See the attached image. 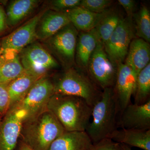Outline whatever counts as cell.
Returning <instances> with one entry per match:
<instances>
[{
	"label": "cell",
	"instance_id": "1",
	"mask_svg": "<svg viewBox=\"0 0 150 150\" xmlns=\"http://www.w3.org/2000/svg\"><path fill=\"white\" fill-rule=\"evenodd\" d=\"M47 109L65 131H86L90 122L92 107L81 98L54 93Z\"/></svg>",
	"mask_w": 150,
	"mask_h": 150
},
{
	"label": "cell",
	"instance_id": "2",
	"mask_svg": "<svg viewBox=\"0 0 150 150\" xmlns=\"http://www.w3.org/2000/svg\"><path fill=\"white\" fill-rule=\"evenodd\" d=\"M65 131L47 109L34 118L23 121L19 139L32 150H48L53 142Z\"/></svg>",
	"mask_w": 150,
	"mask_h": 150
},
{
	"label": "cell",
	"instance_id": "3",
	"mask_svg": "<svg viewBox=\"0 0 150 150\" xmlns=\"http://www.w3.org/2000/svg\"><path fill=\"white\" fill-rule=\"evenodd\" d=\"M119 115L113 88L105 89L100 98L93 106L92 119L86 130L93 144L109 138L118 129Z\"/></svg>",
	"mask_w": 150,
	"mask_h": 150
},
{
	"label": "cell",
	"instance_id": "4",
	"mask_svg": "<svg viewBox=\"0 0 150 150\" xmlns=\"http://www.w3.org/2000/svg\"><path fill=\"white\" fill-rule=\"evenodd\" d=\"M54 85V93L81 98L92 107L102 94L86 74L72 67L66 69Z\"/></svg>",
	"mask_w": 150,
	"mask_h": 150
},
{
	"label": "cell",
	"instance_id": "5",
	"mask_svg": "<svg viewBox=\"0 0 150 150\" xmlns=\"http://www.w3.org/2000/svg\"><path fill=\"white\" fill-rule=\"evenodd\" d=\"M117 67L110 61L104 46L98 40L89 61L87 74L96 86L101 90L113 88Z\"/></svg>",
	"mask_w": 150,
	"mask_h": 150
},
{
	"label": "cell",
	"instance_id": "6",
	"mask_svg": "<svg viewBox=\"0 0 150 150\" xmlns=\"http://www.w3.org/2000/svg\"><path fill=\"white\" fill-rule=\"evenodd\" d=\"M135 36L133 19L126 17L121 19L109 39L103 44L105 51L115 67L124 63L130 43Z\"/></svg>",
	"mask_w": 150,
	"mask_h": 150
},
{
	"label": "cell",
	"instance_id": "7",
	"mask_svg": "<svg viewBox=\"0 0 150 150\" xmlns=\"http://www.w3.org/2000/svg\"><path fill=\"white\" fill-rule=\"evenodd\" d=\"M54 94V83L44 76L35 82L22 100L14 107L25 111L24 120L34 118L47 109L48 102Z\"/></svg>",
	"mask_w": 150,
	"mask_h": 150
},
{
	"label": "cell",
	"instance_id": "8",
	"mask_svg": "<svg viewBox=\"0 0 150 150\" xmlns=\"http://www.w3.org/2000/svg\"><path fill=\"white\" fill-rule=\"evenodd\" d=\"M19 54L25 71L34 76H44L49 71L59 67L54 57L38 43L30 44Z\"/></svg>",
	"mask_w": 150,
	"mask_h": 150
},
{
	"label": "cell",
	"instance_id": "9",
	"mask_svg": "<svg viewBox=\"0 0 150 150\" xmlns=\"http://www.w3.org/2000/svg\"><path fill=\"white\" fill-rule=\"evenodd\" d=\"M78 34L77 30L70 23L49 38L52 49L66 69L72 67L74 63Z\"/></svg>",
	"mask_w": 150,
	"mask_h": 150
},
{
	"label": "cell",
	"instance_id": "10",
	"mask_svg": "<svg viewBox=\"0 0 150 150\" xmlns=\"http://www.w3.org/2000/svg\"><path fill=\"white\" fill-rule=\"evenodd\" d=\"M26 116L25 111L18 108L9 110L0 123V150H15Z\"/></svg>",
	"mask_w": 150,
	"mask_h": 150
},
{
	"label": "cell",
	"instance_id": "11",
	"mask_svg": "<svg viewBox=\"0 0 150 150\" xmlns=\"http://www.w3.org/2000/svg\"><path fill=\"white\" fill-rule=\"evenodd\" d=\"M41 12L29 20L7 36L1 39L2 53L11 51L19 53L26 46L31 44L37 38L36 29L40 18Z\"/></svg>",
	"mask_w": 150,
	"mask_h": 150
},
{
	"label": "cell",
	"instance_id": "12",
	"mask_svg": "<svg viewBox=\"0 0 150 150\" xmlns=\"http://www.w3.org/2000/svg\"><path fill=\"white\" fill-rule=\"evenodd\" d=\"M137 76L134 70L124 63L117 66L116 79L113 89L119 114L132 103L131 96L135 92Z\"/></svg>",
	"mask_w": 150,
	"mask_h": 150
},
{
	"label": "cell",
	"instance_id": "13",
	"mask_svg": "<svg viewBox=\"0 0 150 150\" xmlns=\"http://www.w3.org/2000/svg\"><path fill=\"white\" fill-rule=\"evenodd\" d=\"M117 128L150 130V100L144 104L127 105L118 116Z\"/></svg>",
	"mask_w": 150,
	"mask_h": 150
},
{
	"label": "cell",
	"instance_id": "14",
	"mask_svg": "<svg viewBox=\"0 0 150 150\" xmlns=\"http://www.w3.org/2000/svg\"><path fill=\"white\" fill-rule=\"evenodd\" d=\"M93 145L86 131H65L48 150H91Z\"/></svg>",
	"mask_w": 150,
	"mask_h": 150
},
{
	"label": "cell",
	"instance_id": "15",
	"mask_svg": "<svg viewBox=\"0 0 150 150\" xmlns=\"http://www.w3.org/2000/svg\"><path fill=\"white\" fill-rule=\"evenodd\" d=\"M149 43L139 38H135L130 43L125 63L137 75L150 63Z\"/></svg>",
	"mask_w": 150,
	"mask_h": 150
},
{
	"label": "cell",
	"instance_id": "16",
	"mask_svg": "<svg viewBox=\"0 0 150 150\" xmlns=\"http://www.w3.org/2000/svg\"><path fill=\"white\" fill-rule=\"evenodd\" d=\"M108 139L129 146L150 150V130L117 129L110 134Z\"/></svg>",
	"mask_w": 150,
	"mask_h": 150
},
{
	"label": "cell",
	"instance_id": "17",
	"mask_svg": "<svg viewBox=\"0 0 150 150\" xmlns=\"http://www.w3.org/2000/svg\"><path fill=\"white\" fill-rule=\"evenodd\" d=\"M98 40L93 29L78 34L75 58L81 71L87 74L88 66Z\"/></svg>",
	"mask_w": 150,
	"mask_h": 150
},
{
	"label": "cell",
	"instance_id": "18",
	"mask_svg": "<svg viewBox=\"0 0 150 150\" xmlns=\"http://www.w3.org/2000/svg\"><path fill=\"white\" fill-rule=\"evenodd\" d=\"M71 23L64 12L51 11L43 15L36 29L38 39L50 38L60 30Z\"/></svg>",
	"mask_w": 150,
	"mask_h": 150
},
{
	"label": "cell",
	"instance_id": "19",
	"mask_svg": "<svg viewBox=\"0 0 150 150\" xmlns=\"http://www.w3.org/2000/svg\"><path fill=\"white\" fill-rule=\"evenodd\" d=\"M110 10L96 13L78 6L63 12L67 14L70 23L78 31L85 32L90 31L96 27Z\"/></svg>",
	"mask_w": 150,
	"mask_h": 150
},
{
	"label": "cell",
	"instance_id": "20",
	"mask_svg": "<svg viewBox=\"0 0 150 150\" xmlns=\"http://www.w3.org/2000/svg\"><path fill=\"white\" fill-rule=\"evenodd\" d=\"M18 53L11 51L0 55V84H8L24 72Z\"/></svg>",
	"mask_w": 150,
	"mask_h": 150
},
{
	"label": "cell",
	"instance_id": "21",
	"mask_svg": "<svg viewBox=\"0 0 150 150\" xmlns=\"http://www.w3.org/2000/svg\"><path fill=\"white\" fill-rule=\"evenodd\" d=\"M42 77L25 71L22 74L8 84L10 98L9 109L22 100L33 85Z\"/></svg>",
	"mask_w": 150,
	"mask_h": 150
},
{
	"label": "cell",
	"instance_id": "22",
	"mask_svg": "<svg viewBox=\"0 0 150 150\" xmlns=\"http://www.w3.org/2000/svg\"><path fill=\"white\" fill-rule=\"evenodd\" d=\"M37 0H15L9 5L7 11L8 25L14 26L29 15L37 6Z\"/></svg>",
	"mask_w": 150,
	"mask_h": 150
},
{
	"label": "cell",
	"instance_id": "23",
	"mask_svg": "<svg viewBox=\"0 0 150 150\" xmlns=\"http://www.w3.org/2000/svg\"><path fill=\"white\" fill-rule=\"evenodd\" d=\"M123 18L118 12L109 11L93 28L98 40L104 44Z\"/></svg>",
	"mask_w": 150,
	"mask_h": 150
},
{
	"label": "cell",
	"instance_id": "24",
	"mask_svg": "<svg viewBox=\"0 0 150 150\" xmlns=\"http://www.w3.org/2000/svg\"><path fill=\"white\" fill-rule=\"evenodd\" d=\"M150 63L137 76L136 89L133 96L134 103L144 104L150 99Z\"/></svg>",
	"mask_w": 150,
	"mask_h": 150
},
{
	"label": "cell",
	"instance_id": "25",
	"mask_svg": "<svg viewBox=\"0 0 150 150\" xmlns=\"http://www.w3.org/2000/svg\"><path fill=\"white\" fill-rule=\"evenodd\" d=\"M133 21L136 36L149 43L150 13L146 6L142 5L139 11L134 13Z\"/></svg>",
	"mask_w": 150,
	"mask_h": 150
},
{
	"label": "cell",
	"instance_id": "26",
	"mask_svg": "<svg viewBox=\"0 0 150 150\" xmlns=\"http://www.w3.org/2000/svg\"><path fill=\"white\" fill-rule=\"evenodd\" d=\"M113 1L111 0H82L79 6L96 13H101L109 9Z\"/></svg>",
	"mask_w": 150,
	"mask_h": 150
},
{
	"label": "cell",
	"instance_id": "27",
	"mask_svg": "<svg viewBox=\"0 0 150 150\" xmlns=\"http://www.w3.org/2000/svg\"><path fill=\"white\" fill-rule=\"evenodd\" d=\"M8 84H0V117L2 118L4 117L10 108Z\"/></svg>",
	"mask_w": 150,
	"mask_h": 150
},
{
	"label": "cell",
	"instance_id": "28",
	"mask_svg": "<svg viewBox=\"0 0 150 150\" xmlns=\"http://www.w3.org/2000/svg\"><path fill=\"white\" fill-rule=\"evenodd\" d=\"M81 1V0H54L51 2V5L56 11L63 12L79 6Z\"/></svg>",
	"mask_w": 150,
	"mask_h": 150
},
{
	"label": "cell",
	"instance_id": "29",
	"mask_svg": "<svg viewBox=\"0 0 150 150\" xmlns=\"http://www.w3.org/2000/svg\"><path fill=\"white\" fill-rule=\"evenodd\" d=\"M91 150H119V144L107 138L94 144Z\"/></svg>",
	"mask_w": 150,
	"mask_h": 150
},
{
	"label": "cell",
	"instance_id": "30",
	"mask_svg": "<svg viewBox=\"0 0 150 150\" xmlns=\"http://www.w3.org/2000/svg\"><path fill=\"white\" fill-rule=\"evenodd\" d=\"M118 2L126 11L127 17L133 19L137 6L136 1L134 0H118Z\"/></svg>",
	"mask_w": 150,
	"mask_h": 150
},
{
	"label": "cell",
	"instance_id": "31",
	"mask_svg": "<svg viewBox=\"0 0 150 150\" xmlns=\"http://www.w3.org/2000/svg\"><path fill=\"white\" fill-rule=\"evenodd\" d=\"M7 25L6 15L2 7L0 5V33L5 31Z\"/></svg>",
	"mask_w": 150,
	"mask_h": 150
},
{
	"label": "cell",
	"instance_id": "32",
	"mask_svg": "<svg viewBox=\"0 0 150 150\" xmlns=\"http://www.w3.org/2000/svg\"><path fill=\"white\" fill-rule=\"evenodd\" d=\"M15 150H32L24 142L19 139L18 143Z\"/></svg>",
	"mask_w": 150,
	"mask_h": 150
},
{
	"label": "cell",
	"instance_id": "33",
	"mask_svg": "<svg viewBox=\"0 0 150 150\" xmlns=\"http://www.w3.org/2000/svg\"><path fill=\"white\" fill-rule=\"evenodd\" d=\"M119 150H132L130 146L124 144H119Z\"/></svg>",
	"mask_w": 150,
	"mask_h": 150
},
{
	"label": "cell",
	"instance_id": "34",
	"mask_svg": "<svg viewBox=\"0 0 150 150\" xmlns=\"http://www.w3.org/2000/svg\"><path fill=\"white\" fill-rule=\"evenodd\" d=\"M2 54L1 45V39H0V55Z\"/></svg>",
	"mask_w": 150,
	"mask_h": 150
},
{
	"label": "cell",
	"instance_id": "35",
	"mask_svg": "<svg viewBox=\"0 0 150 150\" xmlns=\"http://www.w3.org/2000/svg\"><path fill=\"white\" fill-rule=\"evenodd\" d=\"M3 118H1L0 117V123H1V121L2 119Z\"/></svg>",
	"mask_w": 150,
	"mask_h": 150
}]
</instances>
